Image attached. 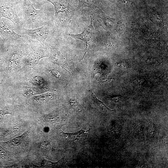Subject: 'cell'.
<instances>
[{
    "label": "cell",
    "mask_w": 168,
    "mask_h": 168,
    "mask_svg": "<svg viewBox=\"0 0 168 168\" xmlns=\"http://www.w3.org/2000/svg\"><path fill=\"white\" fill-rule=\"evenodd\" d=\"M51 72L53 75H54L55 76L57 77H59V74L57 71L55 70H52L51 71Z\"/></svg>",
    "instance_id": "27"
},
{
    "label": "cell",
    "mask_w": 168,
    "mask_h": 168,
    "mask_svg": "<svg viewBox=\"0 0 168 168\" xmlns=\"http://www.w3.org/2000/svg\"><path fill=\"white\" fill-rule=\"evenodd\" d=\"M41 120L51 123L59 122L61 121L60 116L55 114L46 115L41 117Z\"/></svg>",
    "instance_id": "14"
},
{
    "label": "cell",
    "mask_w": 168,
    "mask_h": 168,
    "mask_svg": "<svg viewBox=\"0 0 168 168\" xmlns=\"http://www.w3.org/2000/svg\"><path fill=\"white\" fill-rule=\"evenodd\" d=\"M50 58L54 63L61 66L67 71L71 72V68L68 61L56 49H51Z\"/></svg>",
    "instance_id": "7"
},
{
    "label": "cell",
    "mask_w": 168,
    "mask_h": 168,
    "mask_svg": "<svg viewBox=\"0 0 168 168\" xmlns=\"http://www.w3.org/2000/svg\"><path fill=\"white\" fill-rule=\"evenodd\" d=\"M124 98L120 96H116L111 98V100L115 102L119 103L124 100Z\"/></svg>",
    "instance_id": "23"
},
{
    "label": "cell",
    "mask_w": 168,
    "mask_h": 168,
    "mask_svg": "<svg viewBox=\"0 0 168 168\" xmlns=\"http://www.w3.org/2000/svg\"><path fill=\"white\" fill-rule=\"evenodd\" d=\"M93 31L94 27L92 17H91L90 25L85 27L81 33L77 34L68 33V35L74 38L79 39L82 41L85 44L87 48H88L92 41Z\"/></svg>",
    "instance_id": "6"
},
{
    "label": "cell",
    "mask_w": 168,
    "mask_h": 168,
    "mask_svg": "<svg viewBox=\"0 0 168 168\" xmlns=\"http://www.w3.org/2000/svg\"><path fill=\"white\" fill-rule=\"evenodd\" d=\"M92 100L96 106L103 111H113L114 110L108 108L101 101L99 100L91 91H89Z\"/></svg>",
    "instance_id": "12"
},
{
    "label": "cell",
    "mask_w": 168,
    "mask_h": 168,
    "mask_svg": "<svg viewBox=\"0 0 168 168\" xmlns=\"http://www.w3.org/2000/svg\"><path fill=\"white\" fill-rule=\"evenodd\" d=\"M16 7V0H0V16L10 20L18 29L22 26Z\"/></svg>",
    "instance_id": "2"
},
{
    "label": "cell",
    "mask_w": 168,
    "mask_h": 168,
    "mask_svg": "<svg viewBox=\"0 0 168 168\" xmlns=\"http://www.w3.org/2000/svg\"><path fill=\"white\" fill-rule=\"evenodd\" d=\"M46 56L41 50H37L30 53L26 58L27 61L30 65H34L41 58Z\"/></svg>",
    "instance_id": "9"
},
{
    "label": "cell",
    "mask_w": 168,
    "mask_h": 168,
    "mask_svg": "<svg viewBox=\"0 0 168 168\" xmlns=\"http://www.w3.org/2000/svg\"><path fill=\"white\" fill-rule=\"evenodd\" d=\"M21 55L20 52H14L11 54L9 58V66H14L16 65L18 62Z\"/></svg>",
    "instance_id": "16"
},
{
    "label": "cell",
    "mask_w": 168,
    "mask_h": 168,
    "mask_svg": "<svg viewBox=\"0 0 168 168\" xmlns=\"http://www.w3.org/2000/svg\"><path fill=\"white\" fill-rule=\"evenodd\" d=\"M16 6L21 8L26 20L30 24L39 23L42 12L36 9L30 0H16Z\"/></svg>",
    "instance_id": "3"
},
{
    "label": "cell",
    "mask_w": 168,
    "mask_h": 168,
    "mask_svg": "<svg viewBox=\"0 0 168 168\" xmlns=\"http://www.w3.org/2000/svg\"><path fill=\"white\" fill-rule=\"evenodd\" d=\"M103 23L104 25H106L107 27H110L113 25V21L114 20L112 18L109 17L104 16L102 18Z\"/></svg>",
    "instance_id": "21"
},
{
    "label": "cell",
    "mask_w": 168,
    "mask_h": 168,
    "mask_svg": "<svg viewBox=\"0 0 168 168\" xmlns=\"http://www.w3.org/2000/svg\"><path fill=\"white\" fill-rule=\"evenodd\" d=\"M48 89L46 88L41 87H29L24 92L23 95L26 97H29L41 94L47 91Z\"/></svg>",
    "instance_id": "11"
},
{
    "label": "cell",
    "mask_w": 168,
    "mask_h": 168,
    "mask_svg": "<svg viewBox=\"0 0 168 168\" xmlns=\"http://www.w3.org/2000/svg\"><path fill=\"white\" fill-rule=\"evenodd\" d=\"M18 29L21 33L27 35L32 39H35L42 44L50 34L49 28L47 25L33 29H28L22 26Z\"/></svg>",
    "instance_id": "4"
},
{
    "label": "cell",
    "mask_w": 168,
    "mask_h": 168,
    "mask_svg": "<svg viewBox=\"0 0 168 168\" xmlns=\"http://www.w3.org/2000/svg\"><path fill=\"white\" fill-rule=\"evenodd\" d=\"M79 6L80 7H87L91 9H94L96 7V0H78Z\"/></svg>",
    "instance_id": "15"
},
{
    "label": "cell",
    "mask_w": 168,
    "mask_h": 168,
    "mask_svg": "<svg viewBox=\"0 0 168 168\" xmlns=\"http://www.w3.org/2000/svg\"><path fill=\"white\" fill-rule=\"evenodd\" d=\"M40 147L43 150L48 151L53 149L52 146L49 142H44L40 144Z\"/></svg>",
    "instance_id": "19"
},
{
    "label": "cell",
    "mask_w": 168,
    "mask_h": 168,
    "mask_svg": "<svg viewBox=\"0 0 168 168\" xmlns=\"http://www.w3.org/2000/svg\"><path fill=\"white\" fill-rule=\"evenodd\" d=\"M7 114H10V113L7 111H4L2 110H0V119H2L4 115Z\"/></svg>",
    "instance_id": "26"
},
{
    "label": "cell",
    "mask_w": 168,
    "mask_h": 168,
    "mask_svg": "<svg viewBox=\"0 0 168 168\" xmlns=\"http://www.w3.org/2000/svg\"><path fill=\"white\" fill-rule=\"evenodd\" d=\"M69 103L72 108L79 113H81L82 110L80 104L77 100L74 98H71L69 100Z\"/></svg>",
    "instance_id": "18"
},
{
    "label": "cell",
    "mask_w": 168,
    "mask_h": 168,
    "mask_svg": "<svg viewBox=\"0 0 168 168\" xmlns=\"http://www.w3.org/2000/svg\"><path fill=\"white\" fill-rule=\"evenodd\" d=\"M64 160V158L57 162H52L44 159L42 161L41 165L44 167H55L59 166Z\"/></svg>",
    "instance_id": "17"
},
{
    "label": "cell",
    "mask_w": 168,
    "mask_h": 168,
    "mask_svg": "<svg viewBox=\"0 0 168 168\" xmlns=\"http://www.w3.org/2000/svg\"><path fill=\"white\" fill-rule=\"evenodd\" d=\"M149 132L150 135L152 136H154L155 135V130L154 122L151 123L150 125L149 129Z\"/></svg>",
    "instance_id": "25"
},
{
    "label": "cell",
    "mask_w": 168,
    "mask_h": 168,
    "mask_svg": "<svg viewBox=\"0 0 168 168\" xmlns=\"http://www.w3.org/2000/svg\"><path fill=\"white\" fill-rule=\"evenodd\" d=\"M0 35L4 39L11 41L23 39L21 36L18 34L9 24L0 20Z\"/></svg>",
    "instance_id": "5"
},
{
    "label": "cell",
    "mask_w": 168,
    "mask_h": 168,
    "mask_svg": "<svg viewBox=\"0 0 168 168\" xmlns=\"http://www.w3.org/2000/svg\"><path fill=\"white\" fill-rule=\"evenodd\" d=\"M144 79L142 78H136L132 80V82L134 83L137 84H142L144 82Z\"/></svg>",
    "instance_id": "24"
},
{
    "label": "cell",
    "mask_w": 168,
    "mask_h": 168,
    "mask_svg": "<svg viewBox=\"0 0 168 168\" xmlns=\"http://www.w3.org/2000/svg\"><path fill=\"white\" fill-rule=\"evenodd\" d=\"M29 131H27L21 135L6 142L8 145L13 146H17L22 143L29 134Z\"/></svg>",
    "instance_id": "10"
},
{
    "label": "cell",
    "mask_w": 168,
    "mask_h": 168,
    "mask_svg": "<svg viewBox=\"0 0 168 168\" xmlns=\"http://www.w3.org/2000/svg\"><path fill=\"white\" fill-rule=\"evenodd\" d=\"M54 97L55 96L54 94L46 93L34 97L33 100L37 103H42L53 100Z\"/></svg>",
    "instance_id": "13"
},
{
    "label": "cell",
    "mask_w": 168,
    "mask_h": 168,
    "mask_svg": "<svg viewBox=\"0 0 168 168\" xmlns=\"http://www.w3.org/2000/svg\"><path fill=\"white\" fill-rule=\"evenodd\" d=\"M53 4L55 11V18L57 22L65 24L73 16L76 10L67 0H44Z\"/></svg>",
    "instance_id": "1"
},
{
    "label": "cell",
    "mask_w": 168,
    "mask_h": 168,
    "mask_svg": "<svg viewBox=\"0 0 168 168\" xmlns=\"http://www.w3.org/2000/svg\"><path fill=\"white\" fill-rule=\"evenodd\" d=\"M31 83L37 86H40L43 84L44 80L41 77H34L31 80Z\"/></svg>",
    "instance_id": "20"
},
{
    "label": "cell",
    "mask_w": 168,
    "mask_h": 168,
    "mask_svg": "<svg viewBox=\"0 0 168 168\" xmlns=\"http://www.w3.org/2000/svg\"><path fill=\"white\" fill-rule=\"evenodd\" d=\"M116 66L119 68L122 69H126L129 67V65L127 62L122 61L117 63Z\"/></svg>",
    "instance_id": "22"
},
{
    "label": "cell",
    "mask_w": 168,
    "mask_h": 168,
    "mask_svg": "<svg viewBox=\"0 0 168 168\" xmlns=\"http://www.w3.org/2000/svg\"><path fill=\"white\" fill-rule=\"evenodd\" d=\"M90 129L88 130L82 129L73 133H65L63 134L69 139L75 142H79L84 141L86 138Z\"/></svg>",
    "instance_id": "8"
}]
</instances>
